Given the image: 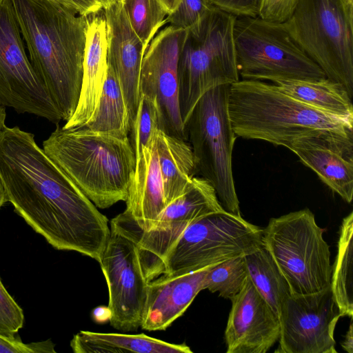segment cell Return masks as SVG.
I'll return each mask as SVG.
<instances>
[{
	"instance_id": "1",
	"label": "cell",
	"mask_w": 353,
	"mask_h": 353,
	"mask_svg": "<svg viewBox=\"0 0 353 353\" xmlns=\"http://www.w3.org/2000/svg\"><path fill=\"white\" fill-rule=\"evenodd\" d=\"M0 177L8 201L53 248L99 262L110 234L108 219L18 126L0 132Z\"/></svg>"
},
{
	"instance_id": "2",
	"label": "cell",
	"mask_w": 353,
	"mask_h": 353,
	"mask_svg": "<svg viewBox=\"0 0 353 353\" xmlns=\"http://www.w3.org/2000/svg\"><path fill=\"white\" fill-rule=\"evenodd\" d=\"M12 1L30 63L66 122L81 92L88 17L51 0Z\"/></svg>"
},
{
	"instance_id": "3",
	"label": "cell",
	"mask_w": 353,
	"mask_h": 353,
	"mask_svg": "<svg viewBox=\"0 0 353 353\" xmlns=\"http://www.w3.org/2000/svg\"><path fill=\"white\" fill-rule=\"evenodd\" d=\"M228 109L236 137L289 148L307 137H353V123L313 108L274 84L245 79L231 84Z\"/></svg>"
},
{
	"instance_id": "4",
	"label": "cell",
	"mask_w": 353,
	"mask_h": 353,
	"mask_svg": "<svg viewBox=\"0 0 353 353\" xmlns=\"http://www.w3.org/2000/svg\"><path fill=\"white\" fill-rule=\"evenodd\" d=\"M43 150L97 208L126 201L136 165L128 137L57 127Z\"/></svg>"
},
{
	"instance_id": "5",
	"label": "cell",
	"mask_w": 353,
	"mask_h": 353,
	"mask_svg": "<svg viewBox=\"0 0 353 353\" xmlns=\"http://www.w3.org/2000/svg\"><path fill=\"white\" fill-rule=\"evenodd\" d=\"M236 17L213 8L188 30L178 62V95L185 125L210 90L239 80L233 37Z\"/></svg>"
},
{
	"instance_id": "6",
	"label": "cell",
	"mask_w": 353,
	"mask_h": 353,
	"mask_svg": "<svg viewBox=\"0 0 353 353\" xmlns=\"http://www.w3.org/2000/svg\"><path fill=\"white\" fill-rule=\"evenodd\" d=\"M292 38L326 78L353 97V6L346 0H298L284 21Z\"/></svg>"
},
{
	"instance_id": "7",
	"label": "cell",
	"mask_w": 353,
	"mask_h": 353,
	"mask_svg": "<svg viewBox=\"0 0 353 353\" xmlns=\"http://www.w3.org/2000/svg\"><path fill=\"white\" fill-rule=\"evenodd\" d=\"M323 232L307 208L272 218L263 230L262 245L292 294L316 293L330 287L332 266Z\"/></svg>"
},
{
	"instance_id": "8",
	"label": "cell",
	"mask_w": 353,
	"mask_h": 353,
	"mask_svg": "<svg viewBox=\"0 0 353 353\" xmlns=\"http://www.w3.org/2000/svg\"><path fill=\"white\" fill-rule=\"evenodd\" d=\"M263 229L225 210L188 225L152 270L148 281L179 275L245 256L262 245Z\"/></svg>"
},
{
	"instance_id": "9",
	"label": "cell",
	"mask_w": 353,
	"mask_h": 353,
	"mask_svg": "<svg viewBox=\"0 0 353 353\" xmlns=\"http://www.w3.org/2000/svg\"><path fill=\"white\" fill-rule=\"evenodd\" d=\"M239 76L249 80L318 81L326 78L301 48L284 22L236 17L233 27Z\"/></svg>"
},
{
	"instance_id": "10",
	"label": "cell",
	"mask_w": 353,
	"mask_h": 353,
	"mask_svg": "<svg viewBox=\"0 0 353 353\" xmlns=\"http://www.w3.org/2000/svg\"><path fill=\"white\" fill-rule=\"evenodd\" d=\"M230 85L208 91L197 102L184 125L196 167L213 186L223 208L241 216L232 172V157L236 136L228 109Z\"/></svg>"
},
{
	"instance_id": "11",
	"label": "cell",
	"mask_w": 353,
	"mask_h": 353,
	"mask_svg": "<svg viewBox=\"0 0 353 353\" xmlns=\"http://www.w3.org/2000/svg\"><path fill=\"white\" fill-rule=\"evenodd\" d=\"M0 105L56 124L62 120L26 54L12 0H0Z\"/></svg>"
},
{
	"instance_id": "12",
	"label": "cell",
	"mask_w": 353,
	"mask_h": 353,
	"mask_svg": "<svg viewBox=\"0 0 353 353\" xmlns=\"http://www.w3.org/2000/svg\"><path fill=\"white\" fill-rule=\"evenodd\" d=\"M99 264L108 289L109 321L125 332L141 325L148 281L143 273L139 250L129 236L110 227V234Z\"/></svg>"
},
{
	"instance_id": "13",
	"label": "cell",
	"mask_w": 353,
	"mask_h": 353,
	"mask_svg": "<svg viewBox=\"0 0 353 353\" xmlns=\"http://www.w3.org/2000/svg\"><path fill=\"white\" fill-rule=\"evenodd\" d=\"M341 316L331 287L321 292L292 294L279 315L281 353H336L334 332Z\"/></svg>"
},
{
	"instance_id": "14",
	"label": "cell",
	"mask_w": 353,
	"mask_h": 353,
	"mask_svg": "<svg viewBox=\"0 0 353 353\" xmlns=\"http://www.w3.org/2000/svg\"><path fill=\"white\" fill-rule=\"evenodd\" d=\"M188 30L167 25L148 46L141 62L139 90L154 97L168 133L185 138L178 95V62Z\"/></svg>"
},
{
	"instance_id": "15",
	"label": "cell",
	"mask_w": 353,
	"mask_h": 353,
	"mask_svg": "<svg viewBox=\"0 0 353 353\" xmlns=\"http://www.w3.org/2000/svg\"><path fill=\"white\" fill-rule=\"evenodd\" d=\"M231 301L225 331L226 352L266 353L279 339L280 322L248 275Z\"/></svg>"
},
{
	"instance_id": "16",
	"label": "cell",
	"mask_w": 353,
	"mask_h": 353,
	"mask_svg": "<svg viewBox=\"0 0 353 353\" xmlns=\"http://www.w3.org/2000/svg\"><path fill=\"white\" fill-rule=\"evenodd\" d=\"M104 17L108 37V65L114 71L122 88L131 130L140 99L143 45L132 28L123 1L120 0L105 8Z\"/></svg>"
},
{
	"instance_id": "17",
	"label": "cell",
	"mask_w": 353,
	"mask_h": 353,
	"mask_svg": "<svg viewBox=\"0 0 353 353\" xmlns=\"http://www.w3.org/2000/svg\"><path fill=\"white\" fill-rule=\"evenodd\" d=\"M332 191L351 203L353 198V137H302L288 148Z\"/></svg>"
},
{
	"instance_id": "18",
	"label": "cell",
	"mask_w": 353,
	"mask_h": 353,
	"mask_svg": "<svg viewBox=\"0 0 353 353\" xmlns=\"http://www.w3.org/2000/svg\"><path fill=\"white\" fill-rule=\"evenodd\" d=\"M211 266L183 274L161 275L150 281L140 327L148 331L166 330L203 290Z\"/></svg>"
},
{
	"instance_id": "19",
	"label": "cell",
	"mask_w": 353,
	"mask_h": 353,
	"mask_svg": "<svg viewBox=\"0 0 353 353\" xmlns=\"http://www.w3.org/2000/svg\"><path fill=\"white\" fill-rule=\"evenodd\" d=\"M108 48L105 17L88 19L81 92L74 114L63 128L83 127L94 113L108 73Z\"/></svg>"
},
{
	"instance_id": "20",
	"label": "cell",
	"mask_w": 353,
	"mask_h": 353,
	"mask_svg": "<svg viewBox=\"0 0 353 353\" xmlns=\"http://www.w3.org/2000/svg\"><path fill=\"white\" fill-rule=\"evenodd\" d=\"M125 203L123 213L144 231L154 228L157 219L166 207L156 140L136 157L134 173Z\"/></svg>"
},
{
	"instance_id": "21",
	"label": "cell",
	"mask_w": 353,
	"mask_h": 353,
	"mask_svg": "<svg viewBox=\"0 0 353 353\" xmlns=\"http://www.w3.org/2000/svg\"><path fill=\"white\" fill-rule=\"evenodd\" d=\"M156 145L167 206L183 193L194 176L196 163L190 145L181 137L159 130Z\"/></svg>"
},
{
	"instance_id": "22",
	"label": "cell",
	"mask_w": 353,
	"mask_h": 353,
	"mask_svg": "<svg viewBox=\"0 0 353 353\" xmlns=\"http://www.w3.org/2000/svg\"><path fill=\"white\" fill-rule=\"evenodd\" d=\"M70 347L75 353H192L185 343L174 344L144 334H128L80 331Z\"/></svg>"
},
{
	"instance_id": "23",
	"label": "cell",
	"mask_w": 353,
	"mask_h": 353,
	"mask_svg": "<svg viewBox=\"0 0 353 353\" xmlns=\"http://www.w3.org/2000/svg\"><path fill=\"white\" fill-rule=\"evenodd\" d=\"M274 84L313 108L353 123L352 97L337 82L325 78L318 81H277Z\"/></svg>"
},
{
	"instance_id": "24",
	"label": "cell",
	"mask_w": 353,
	"mask_h": 353,
	"mask_svg": "<svg viewBox=\"0 0 353 353\" xmlns=\"http://www.w3.org/2000/svg\"><path fill=\"white\" fill-rule=\"evenodd\" d=\"M83 127L119 137H128L130 131L129 112L123 90L109 65L97 109Z\"/></svg>"
},
{
	"instance_id": "25",
	"label": "cell",
	"mask_w": 353,
	"mask_h": 353,
	"mask_svg": "<svg viewBox=\"0 0 353 353\" xmlns=\"http://www.w3.org/2000/svg\"><path fill=\"white\" fill-rule=\"evenodd\" d=\"M244 259L251 281L279 318L283 303L292 294L286 279L263 245Z\"/></svg>"
},
{
	"instance_id": "26",
	"label": "cell",
	"mask_w": 353,
	"mask_h": 353,
	"mask_svg": "<svg viewBox=\"0 0 353 353\" xmlns=\"http://www.w3.org/2000/svg\"><path fill=\"white\" fill-rule=\"evenodd\" d=\"M338 252L332 266L331 290L341 316H353V212L342 221Z\"/></svg>"
},
{
	"instance_id": "27",
	"label": "cell",
	"mask_w": 353,
	"mask_h": 353,
	"mask_svg": "<svg viewBox=\"0 0 353 353\" xmlns=\"http://www.w3.org/2000/svg\"><path fill=\"white\" fill-rule=\"evenodd\" d=\"M125 12L145 53L150 43L165 24L168 12L159 0H125Z\"/></svg>"
},
{
	"instance_id": "28",
	"label": "cell",
	"mask_w": 353,
	"mask_h": 353,
	"mask_svg": "<svg viewBox=\"0 0 353 353\" xmlns=\"http://www.w3.org/2000/svg\"><path fill=\"white\" fill-rule=\"evenodd\" d=\"M159 130L167 132L160 105L154 97L141 94L130 130V142L135 157L142 152L144 148L150 146L155 141Z\"/></svg>"
},
{
	"instance_id": "29",
	"label": "cell",
	"mask_w": 353,
	"mask_h": 353,
	"mask_svg": "<svg viewBox=\"0 0 353 353\" xmlns=\"http://www.w3.org/2000/svg\"><path fill=\"white\" fill-rule=\"evenodd\" d=\"M248 276L244 256L231 258L212 265L206 273L203 288L232 299L242 290Z\"/></svg>"
},
{
	"instance_id": "30",
	"label": "cell",
	"mask_w": 353,
	"mask_h": 353,
	"mask_svg": "<svg viewBox=\"0 0 353 353\" xmlns=\"http://www.w3.org/2000/svg\"><path fill=\"white\" fill-rule=\"evenodd\" d=\"M213 8L209 0H181L176 9L167 16L165 24L190 30Z\"/></svg>"
},
{
	"instance_id": "31",
	"label": "cell",
	"mask_w": 353,
	"mask_h": 353,
	"mask_svg": "<svg viewBox=\"0 0 353 353\" xmlns=\"http://www.w3.org/2000/svg\"><path fill=\"white\" fill-rule=\"evenodd\" d=\"M23 322V310L8 293L0 278V335L15 337Z\"/></svg>"
},
{
	"instance_id": "32",
	"label": "cell",
	"mask_w": 353,
	"mask_h": 353,
	"mask_svg": "<svg viewBox=\"0 0 353 353\" xmlns=\"http://www.w3.org/2000/svg\"><path fill=\"white\" fill-rule=\"evenodd\" d=\"M50 340L24 343L19 339L0 335V353H44L55 352Z\"/></svg>"
},
{
	"instance_id": "33",
	"label": "cell",
	"mask_w": 353,
	"mask_h": 353,
	"mask_svg": "<svg viewBox=\"0 0 353 353\" xmlns=\"http://www.w3.org/2000/svg\"><path fill=\"white\" fill-rule=\"evenodd\" d=\"M211 5L236 17H258L261 0H209Z\"/></svg>"
},
{
	"instance_id": "34",
	"label": "cell",
	"mask_w": 353,
	"mask_h": 353,
	"mask_svg": "<svg viewBox=\"0 0 353 353\" xmlns=\"http://www.w3.org/2000/svg\"><path fill=\"white\" fill-rule=\"evenodd\" d=\"M298 0H261L259 17L284 22L292 13Z\"/></svg>"
},
{
	"instance_id": "35",
	"label": "cell",
	"mask_w": 353,
	"mask_h": 353,
	"mask_svg": "<svg viewBox=\"0 0 353 353\" xmlns=\"http://www.w3.org/2000/svg\"><path fill=\"white\" fill-rule=\"evenodd\" d=\"M84 17L99 12L103 7L99 0H51Z\"/></svg>"
},
{
	"instance_id": "36",
	"label": "cell",
	"mask_w": 353,
	"mask_h": 353,
	"mask_svg": "<svg viewBox=\"0 0 353 353\" xmlns=\"http://www.w3.org/2000/svg\"><path fill=\"white\" fill-rule=\"evenodd\" d=\"M341 345L345 351L353 353V326L352 323Z\"/></svg>"
},
{
	"instance_id": "37",
	"label": "cell",
	"mask_w": 353,
	"mask_h": 353,
	"mask_svg": "<svg viewBox=\"0 0 353 353\" xmlns=\"http://www.w3.org/2000/svg\"><path fill=\"white\" fill-rule=\"evenodd\" d=\"M170 14L179 6L181 0H159Z\"/></svg>"
},
{
	"instance_id": "38",
	"label": "cell",
	"mask_w": 353,
	"mask_h": 353,
	"mask_svg": "<svg viewBox=\"0 0 353 353\" xmlns=\"http://www.w3.org/2000/svg\"><path fill=\"white\" fill-rule=\"evenodd\" d=\"M8 201L7 194L3 182L0 177V208Z\"/></svg>"
},
{
	"instance_id": "39",
	"label": "cell",
	"mask_w": 353,
	"mask_h": 353,
	"mask_svg": "<svg viewBox=\"0 0 353 353\" xmlns=\"http://www.w3.org/2000/svg\"><path fill=\"white\" fill-rule=\"evenodd\" d=\"M6 117V110L3 106L0 105V132L6 126L5 121Z\"/></svg>"
},
{
	"instance_id": "40",
	"label": "cell",
	"mask_w": 353,
	"mask_h": 353,
	"mask_svg": "<svg viewBox=\"0 0 353 353\" xmlns=\"http://www.w3.org/2000/svg\"><path fill=\"white\" fill-rule=\"evenodd\" d=\"M99 1L103 7V9H105L120 0H99Z\"/></svg>"
},
{
	"instance_id": "41",
	"label": "cell",
	"mask_w": 353,
	"mask_h": 353,
	"mask_svg": "<svg viewBox=\"0 0 353 353\" xmlns=\"http://www.w3.org/2000/svg\"><path fill=\"white\" fill-rule=\"evenodd\" d=\"M346 1L352 6H353V0H346Z\"/></svg>"
},
{
	"instance_id": "42",
	"label": "cell",
	"mask_w": 353,
	"mask_h": 353,
	"mask_svg": "<svg viewBox=\"0 0 353 353\" xmlns=\"http://www.w3.org/2000/svg\"><path fill=\"white\" fill-rule=\"evenodd\" d=\"M122 1H124L125 0H121Z\"/></svg>"
}]
</instances>
